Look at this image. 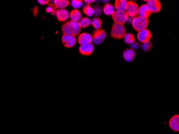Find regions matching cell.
Wrapping results in <instances>:
<instances>
[{
    "mask_svg": "<svg viewBox=\"0 0 179 134\" xmlns=\"http://www.w3.org/2000/svg\"><path fill=\"white\" fill-rule=\"evenodd\" d=\"M61 30L64 34L74 35L76 37L80 34L81 28L79 22L70 20L62 25Z\"/></svg>",
    "mask_w": 179,
    "mask_h": 134,
    "instance_id": "obj_1",
    "label": "cell"
},
{
    "mask_svg": "<svg viewBox=\"0 0 179 134\" xmlns=\"http://www.w3.org/2000/svg\"><path fill=\"white\" fill-rule=\"evenodd\" d=\"M126 34V30L123 24L114 23L110 32L111 37L116 39H122L125 37Z\"/></svg>",
    "mask_w": 179,
    "mask_h": 134,
    "instance_id": "obj_2",
    "label": "cell"
},
{
    "mask_svg": "<svg viewBox=\"0 0 179 134\" xmlns=\"http://www.w3.org/2000/svg\"><path fill=\"white\" fill-rule=\"evenodd\" d=\"M149 21L148 18H146L140 16H135L132 20V26L136 31L146 28Z\"/></svg>",
    "mask_w": 179,
    "mask_h": 134,
    "instance_id": "obj_3",
    "label": "cell"
},
{
    "mask_svg": "<svg viewBox=\"0 0 179 134\" xmlns=\"http://www.w3.org/2000/svg\"><path fill=\"white\" fill-rule=\"evenodd\" d=\"M107 34L105 30L103 28H99L93 31L92 35V42L95 45H99L103 43L106 37Z\"/></svg>",
    "mask_w": 179,
    "mask_h": 134,
    "instance_id": "obj_4",
    "label": "cell"
},
{
    "mask_svg": "<svg viewBox=\"0 0 179 134\" xmlns=\"http://www.w3.org/2000/svg\"><path fill=\"white\" fill-rule=\"evenodd\" d=\"M112 17L115 23L123 25L128 19L129 16L126 11H115Z\"/></svg>",
    "mask_w": 179,
    "mask_h": 134,
    "instance_id": "obj_5",
    "label": "cell"
},
{
    "mask_svg": "<svg viewBox=\"0 0 179 134\" xmlns=\"http://www.w3.org/2000/svg\"><path fill=\"white\" fill-rule=\"evenodd\" d=\"M152 38V34L150 31L147 28L138 31L137 34V38L141 43H146L149 42Z\"/></svg>",
    "mask_w": 179,
    "mask_h": 134,
    "instance_id": "obj_6",
    "label": "cell"
},
{
    "mask_svg": "<svg viewBox=\"0 0 179 134\" xmlns=\"http://www.w3.org/2000/svg\"><path fill=\"white\" fill-rule=\"evenodd\" d=\"M76 38L74 35L63 34L62 37V41L64 46L67 49L74 46L76 43Z\"/></svg>",
    "mask_w": 179,
    "mask_h": 134,
    "instance_id": "obj_7",
    "label": "cell"
},
{
    "mask_svg": "<svg viewBox=\"0 0 179 134\" xmlns=\"http://www.w3.org/2000/svg\"><path fill=\"white\" fill-rule=\"evenodd\" d=\"M138 4L136 2H133L132 1H128L126 13L129 16L131 17H135L138 13Z\"/></svg>",
    "mask_w": 179,
    "mask_h": 134,
    "instance_id": "obj_8",
    "label": "cell"
},
{
    "mask_svg": "<svg viewBox=\"0 0 179 134\" xmlns=\"http://www.w3.org/2000/svg\"><path fill=\"white\" fill-rule=\"evenodd\" d=\"M146 2V6L151 13H157L161 11V2L158 0H150Z\"/></svg>",
    "mask_w": 179,
    "mask_h": 134,
    "instance_id": "obj_9",
    "label": "cell"
},
{
    "mask_svg": "<svg viewBox=\"0 0 179 134\" xmlns=\"http://www.w3.org/2000/svg\"><path fill=\"white\" fill-rule=\"evenodd\" d=\"M168 125L170 128L174 132L179 131V115L176 114L170 119L168 122Z\"/></svg>",
    "mask_w": 179,
    "mask_h": 134,
    "instance_id": "obj_10",
    "label": "cell"
},
{
    "mask_svg": "<svg viewBox=\"0 0 179 134\" xmlns=\"http://www.w3.org/2000/svg\"><path fill=\"white\" fill-rule=\"evenodd\" d=\"M94 50V46L92 43L86 45H80L79 52L84 55H90Z\"/></svg>",
    "mask_w": 179,
    "mask_h": 134,
    "instance_id": "obj_11",
    "label": "cell"
},
{
    "mask_svg": "<svg viewBox=\"0 0 179 134\" xmlns=\"http://www.w3.org/2000/svg\"><path fill=\"white\" fill-rule=\"evenodd\" d=\"M92 42V35L90 34L84 32L80 34L78 38V43L80 45H86Z\"/></svg>",
    "mask_w": 179,
    "mask_h": 134,
    "instance_id": "obj_12",
    "label": "cell"
},
{
    "mask_svg": "<svg viewBox=\"0 0 179 134\" xmlns=\"http://www.w3.org/2000/svg\"><path fill=\"white\" fill-rule=\"evenodd\" d=\"M55 15L58 20L60 22H65L67 21L69 17V12L65 9L57 10Z\"/></svg>",
    "mask_w": 179,
    "mask_h": 134,
    "instance_id": "obj_13",
    "label": "cell"
},
{
    "mask_svg": "<svg viewBox=\"0 0 179 134\" xmlns=\"http://www.w3.org/2000/svg\"><path fill=\"white\" fill-rule=\"evenodd\" d=\"M151 13L148 9L146 4H144L142 6H140L138 9V13L137 15L140 17H143L146 18H148L151 15Z\"/></svg>",
    "mask_w": 179,
    "mask_h": 134,
    "instance_id": "obj_14",
    "label": "cell"
},
{
    "mask_svg": "<svg viewBox=\"0 0 179 134\" xmlns=\"http://www.w3.org/2000/svg\"><path fill=\"white\" fill-rule=\"evenodd\" d=\"M135 56L136 53L133 49H128L123 52V58L126 61H132L135 58Z\"/></svg>",
    "mask_w": 179,
    "mask_h": 134,
    "instance_id": "obj_15",
    "label": "cell"
},
{
    "mask_svg": "<svg viewBox=\"0 0 179 134\" xmlns=\"http://www.w3.org/2000/svg\"><path fill=\"white\" fill-rule=\"evenodd\" d=\"M128 1L126 0H116L115 2V8L116 11H125Z\"/></svg>",
    "mask_w": 179,
    "mask_h": 134,
    "instance_id": "obj_16",
    "label": "cell"
},
{
    "mask_svg": "<svg viewBox=\"0 0 179 134\" xmlns=\"http://www.w3.org/2000/svg\"><path fill=\"white\" fill-rule=\"evenodd\" d=\"M69 17H70L71 21L79 22L82 18V14L79 10L74 9L69 13Z\"/></svg>",
    "mask_w": 179,
    "mask_h": 134,
    "instance_id": "obj_17",
    "label": "cell"
},
{
    "mask_svg": "<svg viewBox=\"0 0 179 134\" xmlns=\"http://www.w3.org/2000/svg\"><path fill=\"white\" fill-rule=\"evenodd\" d=\"M54 5L55 8L62 9H64L69 5V2L68 0H55L54 1Z\"/></svg>",
    "mask_w": 179,
    "mask_h": 134,
    "instance_id": "obj_18",
    "label": "cell"
},
{
    "mask_svg": "<svg viewBox=\"0 0 179 134\" xmlns=\"http://www.w3.org/2000/svg\"><path fill=\"white\" fill-rule=\"evenodd\" d=\"M103 11L106 15H113L115 12L114 6L110 3L106 4L103 8Z\"/></svg>",
    "mask_w": 179,
    "mask_h": 134,
    "instance_id": "obj_19",
    "label": "cell"
},
{
    "mask_svg": "<svg viewBox=\"0 0 179 134\" xmlns=\"http://www.w3.org/2000/svg\"><path fill=\"white\" fill-rule=\"evenodd\" d=\"M91 20L88 17H83L80 19L79 23L81 28H86L91 24Z\"/></svg>",
    "mask_w": 179,
    "mask_h": 134,
    "instance_id": "obj_20",
    "label": "cell"
},
{
    "mask_svg": "<svg viewBox=\"0 0 179 134\" xmlns=\"http://www.w3.org/2000/svg\"><path fill=\"white\" fill-rule=\"evenodd\" d=\"M91 24L94 28L97 30L100 28L101 26L102 25V21L101 20V19L98 17H95L91 21Z\"/></svg>",
    "mask_w": 179,
    "mask_h": 134,
    "instance_id": "obj_21",
    "label": "cell"
},
{
    "mask_svg": "<svg viewBox=\"0 0 179 134\" xmlns=\"http://www.w3.org/2000/svg\"><path fill=\"white\" fill-rule=\"evenodd\" d=\"M83 12L84 14L87 15L89 17H91L93 15H95V11L93 8L90 5L84 7V8L83 9Z\"/></svg>",
    "mask_w": 179,
    "mask_h": 134,
    "instance_id": "obj_22",
    "label": "cell"
},
{
    "mask_svg": "<svg viewBox=\"0 0 179 134\" xmlns=\"http://www.w3.org/2000/svg\"><path fill=\"white\" fill-rule=\"evenodd\" d=\"M125 42L127 44H132L135 42V37L133 34L128 33L125 36Z\"/></svg>",
    "mask_w": 179,
    "mask_h": 134,
    "instance_id": "obj_23",
    "label": "cell"
},
{
    "mask_svg": "<svg viewBox=\"0 0 179 134\" xmlns=\"http://www.w3.org/2000/svg\"><path fill=\"white\" fill-rule=\"evenodd\" d=\"M71 5L75 9H78L82 6L83 1L82 0H72Z\"/></svg>",
    "mask_w": 179,
    "mask_h": 134,
    "instance_id": "obj_24",
    "label": "cell"
},
{
    "mask_svg": "<svg viewBox=\"0 0 179 134\" xmlns=\"http://www.w3.org/2000/svg\"><path fill=\"white\" fill-rule=\"evenodd\" d=\"M55 6L52 4H49V6L46 8V11L48 13H52V15L56 14V11L55 10Z\"/></svg>",
    "mask_w": 179,
    "mask_h": 134,
    "instance_id": "obj_25",
    "label": "cell"
},
{
    "mask_svg": "<svg viewBox=\"0 0 179 134\" xmlns=\"http://www.w3.org/2000/svg\"><path fill=\"white\" fill-rule=\"evenodd\" d=\"M152 46V44L150 41L147 43H143L142 45V49L144 51H148L150 49H151Z\"/></svg>",
    "mask_w": 179,
    "mask_h": 134,
    "instance_id": "obj_26",
    "label": "cell"
},
{
    "mask_svg": "<svg viewBox=\"0 0 179 134\" xmlns=\"http://www.w3.org/2000/svg\"><path fill=\"white\" fill-rule=\"evenodd\" d=\"M93 10L95 11V15H96V16L100 15L101 13V9L100 7L99 6H96L93 8Z\"/></svg>",
    "mask_w": 179,
    "mask_h": 134,
    "instance_id": "obj_27",
    "label": "cell"
},
{
    "mask_svg": "<svg viewBox=\"0 0 179 134\" xmlns=\"http://www.w3.org/2000/svg\"><path fill=\"white\" fill-rule=\"evenodd\" d=\"M38 11H39V8L38 7V6H36L35 7L33 8V9H32V12H33L34 17H36L37 16Z\"/></svg>",
    "mask_w": 179,
    "mask_h": 134,
    "instance_id": "obj_28",
    "label": "cell"
},
{
    "mask_svg": "<svg viewBox=\"0 0 179 134\" xmlns=\"http://www.w3.org/2000/svg\"><path fill=\"white\" fill-rule=\"evenodd\" d=\"M38 2L41 5H46L49 3V0H38Z\"/></svg>",
    "mask_w": 179,
    "mask_h": 134,
    "instance_id": "obj_29",
    "label": "cell"
},
{
    "mask_svg": "<svg viewBox=\"0 0 179 134\" xmlns=\"http://www.w3.org/2000/svg\"><path fill=\"white\" fill-rule=\"evenodd\" d=\"M131 46L132 47V49H138V43H133L131 45Z\"/></svg>",
    "mask_w": 179,
    "mask_h": 134,
    "instance_id": "obj_30",
    "label": "cell"
},
{
    "mask_svg": "<svg viewBox=\"0 0 179 134\" xmlns=\"http://www.w3.org/2000/svg\"><path fill=\"white\" fill-rule=\"evenodd\" d=\"M84 2L88 3H92V2H95V0H85Z\"/></svg>",
    "mask_w": 179,
    "mask_h": 134,
    "instance_id": "obj_31",
    "label": "cell"
}]
</instances>
